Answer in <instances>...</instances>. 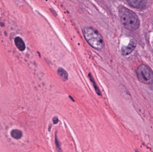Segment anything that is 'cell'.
Returning a JSON list of instances; mask_svg holds the SVG:
<instances>
[{"label": "cell", "instance_id": "12", "mask_svg": "<svg viewBox=\"0 0 153 152\" xmlns=\"http://www.w3.org/2000/svg\"><path fill=\"white\" fill-rule=\"evenodd\" d=\"M152 24H153V21H152Z\"/></svg>", "mask_w": 153, "mask_h": 152}, {"label": "cell", "instance_id": "11", "mask_svg": "<svg viewBox=\"0 0 153 152\" xmlns=\"http://www.w3.org/2000/svg\"><path fill=\"white\" fill-rule=\"evenodd\" d=\"M58 121H59V120H58V118H57V117H54V118L53 119V122L54 124H57Z\"/></svg>", "mask_w": 153, "mask_h": 152}, {"label": "cell", "instance_id": "3", "mask_svg": "<svg viewBox=\"0 0 153 152\" xmlns=\"http://www.w3.org/2000/svg\"><path fill=\"white\" fill-rule=\"evenodd\" d=\"M136 73L141 83L146 84L153 83V72L148 66L144 64L140 65L137 69Z\"/></svg>", "mask_w": 153, "mask_h": 152}, {"label": "cell", "instance_id": "9", "mask_svg": "<svg viewBox=\"0 0 153 152\" xmlns=\"http://www.w3.org/2000/svg\"><path fill=\"white\" fill-rule=\"evenodd\" d=\"M89 79H90V80H91V81L94 87V89H95V92L97 93V94L99 95H101V93L100 91L99 87H98L97 85H96L95 81H94L93 78L92 76L91 75V74H89Z\"/></svg>", "mask_w": 153, "mask_h": 152}, {"label": "cell", "instance_id": "5", "mask_svg": "<svg viewBox=\"0 0 153 152\" xmlns=\"http://www.w3.org/2000/svg\"><path fill=\"white\" fill-rule=\"evenodd\" d=\"M128 2L132 7L137 8H143L146 5V1H128Z\"/></svg>", "mask_w": 153, "mask_h": 152}, {"label": "cell", "instance_id": "2", "mask_svg": "<svg viewBox=\"0 0 153 152\" xmlns=\"http://www.w3.org/2000/svg\"><path fill=\"white\" fill-rule=\"evenodd\" d=\"M83 35L87 43L93 48L99 50L103 48V39L96 29L91 27H85L83 29Z\"/></svg>", "mask_w": 153, "mask_h": 152}, {"label": "cell", "instance_id": "1", "mask_svg": "<svg viewBox=\"0 0 153 152\" xmlns=\"http://www.w3.org/2000/svg\"><path fill=\"white\" fill-rule=\"evenodd\" d=\"M119 15L121 23L127 29L134 30L138 28L139 19L134 12L124 6H120L119 8Z\"/></svg>", "mask_w": 153, "mask_h": 152}, {"label": "cell", "instance_id": "10", "mask_svg": "<svg viewBox=\"0 0 153 152\" xmlns=\"http://www.w3.org/2000/svg\"><path fill=\"white\" fill-rule=\"evenodd\" d=\"M55 141L56 145V148H57V150L59 152H61V147H60V144H59V141H58V139L57 138V137H56V135H55Z\"/></svg>", "mask_w": 153, "mask_h": 152}, {"label": "cell", "instance_id": "4", "mask_svg": "<svg viewBox=\"0 0 153 152\" xmlns=\"http://www.w3.org/2000/svg\"><path fill=\"white\" fill-rule=\"evenodd\" d=\"M136 46V43L134 40H131L126 46H123L121 49L122 55H127L132 52Z\"/></svg>", "mask_w": 153, "mask_h": 152}, {"label": "cell", "instance_id": "8", "mask_svg": "<svg viewBox=\"0 0 153 152\" xmlns=\"http://www.w3.org/2000/svg\"><path fill=\"white\" fill-rule=\"evenodd\" d=\"M12 137L16 140L21 139L22 137V133L19 129H13L10 133Z\"/></svg>", "mask_w": 153, "mask_h": 152}, {"label": "cell", "instance_id": "7", "mask_svg": "<svg viewBox=\"0 0 153 152\" xmlns=\"http://www.w3.org/2000/svg\"><path fill=\"white\" fill-rule=\"evenodd\" d=\"M57 73L63 81H67L68 79V74L65 70L63 68H59L57 70Z\"/></svg>", "mask_w": 153, "mask_h": 152}, {"label": "cell", "instance_id": "6", "mask_svg": "<svg viewBox=\"0 0 153 152\" xmlns=\"http://www.w3.org/2000/svg\"><path fill=\"white\" fill-rule=\"evenodd\" d=\"M14 43L16 47L19 51H22L25 50L26 48L25 44L24 41L19 37H17L14 39Z\"/></svg>", "mask_w": 153, "mask_h": 152}]
</instances>
